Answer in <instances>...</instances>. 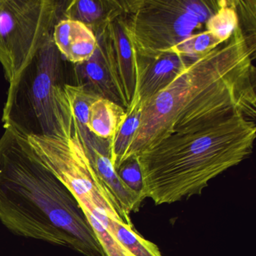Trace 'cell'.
<instances>
[{
    "label": "cell",
    "instance_id": "obj_18",
    "mask_svg": "<svg viewBox=\"0 0 256 256\" xmlns=\"http://www.w3.org/2000/svg\"><path fill=\"white\" fill-rule=\"evenodd\" d=\"M221 44L222 43L216 40L210 32L205 30L184 38L169 49L167 54H173L194 60Z\"/></svg>",
    "mask_w": 256,
    "mask_h": 256
},
{
    "label": "cell",
    "instance_id": "obj_1",
    "mask_svg": "<svg viewBox=\"0 0 256 256\" xmlns=\"http://www.w3.org/2000/svg\"><path fill=\"white\" fill-rule=\"evenodd\" d=\"M254 52L239 24L228 40L192 61L142 104L140 124L124 162L174 133L236 112L254 121Z\"/></svg>",
    "mask_w": 256,
    "mask_h": 256
},
{
    "label": "cell",
    "instance_id": "obj_15",
    "mask_svg": "<svg viewBox=\"0 0 256 256\" xmlns=\"http://www.w3.org/2000/svg\"><path fill=\"white\" fill-rule=\"evenodd\" d=\"M142 104L140 97L134 94L130 108L126 110V118L114 138L110 142V158L115 170L124 162L134 133L140 124Z\"/></svg>",
    "mask_w": 256,
    "mask_h": 256
},
{
    "label": "cell",
    "instance_id": "obj_2",
    "mask_svg": "<svg viewBox=\"0 0 256 256\" xmlns=\"http://www.w3.org/2000/svg\"><path fill=\"white\" fill-rule=\"evenodd\" d=\"M0 222L18 236L104 256L70 190L12 128L0 137Z\"/></svg>",
    "mask_w": 256,
    "mask_h": 256
},
{
    "label": "cell",
    "instance_id": "obj_6",
    "mask_svg": "<svg viewBox=\"0 0 256 256\" xmlns=\"http://www.w3.org/2000/svg\"><path fill=\"white\" fill-rule=\"evenodd\" d=\"M220 7L212 0H131L124 28L137 56L154 59L202 30Z\"/></svg>",
    "mask_w": 256,
    "mask_h": 256
},
{
    "label": "cell",
    "instance_id": "obj_5",
    "mask_svg": "<svg viewBox=\"0 0 256 256\" xmlns=\"http://www.w3.org/2000/svg\"><path fill=\"white\" fill-rule=\"evenodd\" d=\"M43 164L70 190L86 221L97 234L106 229L110 234L112 220L132 223L92 167L79 137L73 116V130L68 138L26 137Z\"/></svg>",
    "mask_w": 256,
    "mask_h": 256
},
{
    "label": "cell",
    "instance_id": "obj_9",
    "mask_svg": "<svg viewBox=\"0 0 256 256\" xmlns=\"http://www.w3.org/2000/svg\"><path fill=\"white\" fill-rule=\"evenodd\" d=\"M193 61L173 54H163L154 59L138 56L136 94L143 104L168 86Z\"/></svg>",
    "mask_w": 256,
    "mask_h": 256
},
{
    "label": "cell",
    "instance_id": "obj_17",
    "mask_svg": "<svg viewBox=\"0 0 256 256\" xmlns=\"http://www.w3.org/2000/svg\"><path fill=\"white\" fill-rule=\"evenodd\" d=\"M239 25L234 1H220L218 10L205 23L206 30L221 43L228 40Z\"/></svg>",
    "mask_w": 256,
    "mask_h": 256
},
{
    "label": "cell",
    "instance_id": "obj_12",
    "mask_svg": "<svg viewBox=\"0 0 256 256\" xmlns=\"http://www.w3.org/2000/svg\"><path fill=\"white\" fill-rule=\"evenodd\" d=\"M126 1L114 0H62L60 19L82 22L92 32L125 13Z\"/></svg>",
    "mask_w": 256,
    "mask_h": 256
},
{
    "label": "cell",
    "instance_id": "obj_3",
    "mask_svg": "<svg viewBox=\"0 0 256 256\" xmlns=\"http://www.w3.org/2000/svg\"><path fill=\"white\" fill-rule=\"evenodd\" d=\"M254 122L236 112L182 130L137 156L143 198L170 204L202 194L209 182L252 152Z\"/></svg>",
    "mask_w": 256,
    "mask_h": 256
},
{
    "label": "cell",
    "instance_id": "obj_10",
    "mask_svg": "<svg viewBox=\"0 0 256 256\" xmlns=\"http://www.w3.org/2000/svg\"><path fill=\"white\" fill-rule=\"evenodd\" d=\"M52 40L62 58L72 65L83 64L90 59L98 44L90 28L70 19L58 20L54 28Z\"/></svg>",
    "mask_w": 256,
    "mask_h": 256
},
{
    "label": "cell",
    "instance_id": "obj_19",
    "mask_svg": "<svg viewBox=\"0 0 256 256\" xmlns=\"http://www.w3.org/2000/svg\"><path fill=\"white\" fill-rule=\"evenodd\" d=\"M121 180L143 198V180L142 170L136 157L125 160L116 170ZM144 200V199L143 198Z\"/></svg>",
    "mask_w": 256,
    "mask_h": 256
},
{
    "label": "cell",
    "instance_id": "obj_4",
    "mask_svg": "<svg viewBox=\"0 0 256 256\" xmlns=\"http://www.w3.org/2000/svg\"><path fill=\"white\" fill-rule=\"evenodd\" d=\"M68 64L50 40L8 86L4 128L25 137L71 136L73 113L65 91L66 85L71 84Z\"/></svg>",
    "mask_w": 256,
    "mask_h": 256
},
{
    "label": "cell",
    "instance_id": "obj_8",
    "mask_svg": "<svg viewBox=\"0 0 256 256\" xmlns=\"http://www.w3.org/2000/svg\"><path fill=\"white\" fill-rule=\"evenodd\" d=\"M94 34L104 47L112 84L122 108L127 110L137 88L138 56L126 34L124 14L110 20Z\"/></svg>",
    "mask_w": 256,
    "mask_h": 256
},
{
    "label": "cell",
    "instance_id": "obj_16",
    "mask_svg": "<svg viewBox=\"0 0 256 256\" xmlns=\"http://www.w3.org/2000/svg\"><path fill=\"white\" fill-rule=\"evenodd\" d=\"M112 232L128 256H162L158 247L140 234L132 223L124 220L110 221Z\"/></svg>",
    "mask_w": 256,
    "mask_h": 256
},
{
    "label": "cell",
    "instance_id": "obj_7",
    "mask_svg": "<svg viewBox=\"0 0 256 256\" xmlns=\"http://www.w3.org/2000/svg\"><path fill=\"white\" fill-rule=\"evenodd\" d=\"M62 0H0V64L12 84L52 40Z\"/></svg>",
    "mask_w": 256,
    "mask_h": 256
},
{
    "label": "cell",
    "instance_id": "obj_14",
    "mask_svg": "<svg viewBox=\"0 0 256 256\" xmlns=\"http://www.w3.org/2000/svg\"><path fill=\"white\" fill-rule=\"evenodd\" d=\"M126 118V110L110 100L97 98L90 107L85 128L102 140H112Z\"/></svg>",
    "mask_w": 256,
    "mask_h": 256
},
{
    "label": "cell",
    "instance_id": "obj_13",
    "mask_svg": "<svg viewBox=\"0 0 256 256\" xmlns=\"http://www.w3.org/2000/svg\"><path fill=\"white\" fill-rule=\"evenodd\" d=\"M84 150L97 174L122 209L130 215L131 212H138L143 198L121 180L110 161V154L95 149Z\"/></svg>",
    "mask_w": 256,
    "mask_h": 256
},
{
    "label": "cell",
    "instance_id": "obj_11",
    "mask_svg": "<svg viewBox=\"0 0 256 256\" xmlns=\"http://www.w3.org/2000/svg\"><path fill=\"white\" fill-rule=\"evenodd\" d=\"M97 43L96 50L90 59L83 64L72 65L71 84L82 86L100 98L122 106L112 84L104 47L100 40H97Z\"/></svg>",
    "mask_w": 256,
    "mask_h": 256
}]
</instances>
